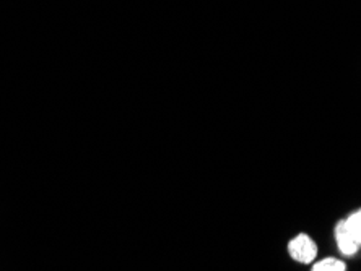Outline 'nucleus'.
<instances>
[{
  "mask_svg": "<svg viewBox=\"0 0 361 271\" xmlns=\"http://www.w3.org/2000/svg\"><path fill=\"white\" fill-rule=\"evenodd\" d=\"M286 251H288L290 258L293 262L300 265H310V267L316 262L317 255H319V247H317L316 241L306 232H300L293 239H290Z\"/></svg>",
  "mask_w": 361,
  "mask_h": 271,
  "instance_id": "1",
  "label": "nucleus"
},
{
  "mask_svg": "<svg viewBox=\"0 0 361 271\" xmlns=\"http://www.w3.org/2000/svg\"><path fill=\"white\" fill-rule=\"evenodd\" d=\"M334 239H336V244L338 247V252H341L343 257H355L361 248L357 239L352 236V232L348 231L347 225H345V220L337 221L336 227H334Z\"/></svg>",
  "mask_w": 361,
  "mask_h": 271,
  "instance_id": "2",
  "label": "nucleus"
},
{
  "mask_svg": "<svg viewBox=\"0 0 361 271\" xmlns=\"http://www.w3.org/2000/svg\"><path fill=\"white\" fill-rule=\"evenodd\" d=\"M345 225H347L348 231L352 232V236L357 239V242L361 246V208H358L353 213H350L347 218H343Z\"/></svg>",
  "mask_w": 361,
  "mask_h": 271,
  "instance_id": "4",
  "label": "nucleus"
},
{
  "mask_svg": "<svg viewBox=\"0 0 361 271\" xmlns=\"http://www.w3.org/2000/svg\"><path fill=\"white\" fill-rule=\"evenodd\" d=\"M311 271H347V262L337 257H326L316 260L311 265Z\"/></svg>",
  "mask_w": 361,
  "mask_h": 271,
  "instance_id": "3",
  "label": "nucleus"
}]
</instances>
